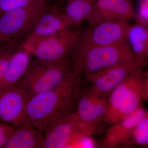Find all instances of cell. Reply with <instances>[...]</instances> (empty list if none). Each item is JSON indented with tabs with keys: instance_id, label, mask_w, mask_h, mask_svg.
<instances>
[{
	"instance_id": "cell-1",
	"label": "cell",
	"mask_w": 148,
	"mask_h": 148,
	"mask_svg": "<svg viewBox=\"0 0 148 148\" xmlns=\"http://www.w3.org/2000/svg\"><path fill=\"white\" fill-rule=\"evenodd\" d=\"M81 72V65L73 64L70 73L58 86L29 98L26 113L32 126L44 133L53 123L75 111Z\"/></svg>"
},
{
	"instance_id": "cell-2",
	"label": "cell",
	"mask_w": 148,
	"mask_h": 148,
	"mask_svg": "<svg viewBox=\"0 0 148 148\" xmlns=\"http://www.w3.org/2000/svg\"><path fill=\"white\" fill-rule=\"evenodd\" d=\"M145 66L132 71L108 95V110L105 119L106 124H113L143 107V82L148 75L144 71Z\"/></svg>"
},
{
	"instance_id": "cell-3",
	"label": "cell",
	"mask_w": 148,
	"mask_h": 148,
	"mask_svg": "<svg viewBox=\"0 0 148 148\" xmlns=\"http://www.w3.org/2000/svg\"><path fill=\"white\" fill-rule=\"evenodd\" d=\"M73 67L69 56L57 62L35 58L31 60L21 82L30 98L58 86L67 77Z\"/></svg>"
},
{
	"instance_id": "cell-4",
	"label": "cell",
	"mask_w": 148,
	"mask_h": 148,
	"mask_svg": "<svg viewBox=\"0 0 148 148\" xmlns=\"http://www.w3.org/2000/svg\"><path fill=\"white\" fill-rule=\"evenodd\" d=\"M48 8L47 2H40L1 14L0 40L19 47L18 43L20 45L26 40L38 18Z\"/></svg>"
},
{
	"instance_id": "cell-5",
	"label": "cell",
	"mask_w": 148,
	"mask_h": 148,
	"mask_svg": "<svg viewBox=\"0 0 148 148\" xmlns=\"http://www.w3.org/2000/svg\"><path fill=\"white\" fill-rule=\"evenodd\" d=\"M130 24L124 20L103 21L79 31L76 44L70 53L76 58L90 49L127 41Z\"/></svg>"
},
{
	"instance_id": "cell-6",
	"label": "cell",
	"mask_w": 148,
	"mask_h": 148,
	"mask_svg": "<svg viewBox=\"0 0 148 148\" xmlns=\"http://www.w3.org/2000/svg\"><path fill=\"white\" fill-rule=\"evenodd\" d=\"M79 31L70 27L54 34L25 40L19 46L35 58L57 62L70 55L77 41Z\"/></svg>"
},
{
	"instance_id": "cell-7",
	"label": "cell",
	"mask_w": 148,
	"mask_h": 148,
	"mask_svg": "<svg viewBox=\"0 0 148 148\" xmlns=\"http://www.w3.org/2000/svg\"><path fill=\"white\" fill-rule=\"evenodd\" d=\"M71 59L73 64H81V74L84 76L112 66L131 64L139 60L127 41L93 48Z\"/></svg>"
},
{
	"instance_id": "cell-8",
	"label": "cell",
	"mask_w": 148,
	"mask_h": 148,
	"mask_svg": "<svg viewBox=\"0 0 148 148\" xmlns=\"http://www.w3.org/2000/svg\"><path fill=\"white\" fill-rule=\"evenodd\" d=\"M44 148H70L81 134H97L92 127L79 119L75 112L67 115L53 123L44 132Z\"/></svg>"
},
{
	"instance_id": "cell-9",
	"label": "cell",
	"mask_w": 148,
	"mask_h": 148,
	"mask_svg": "<svg viewBox=\"0 0 148 148\" xmlns=\"http://www.w3.org/2000/svg\"><path fill=\"white\" fill-rule=\"evenodd\" d=\"M29 99L21 81L10 86L1 88L0 121L16 127L30 124L26 113Z\"/></svg>"
},
{
	"instance_id": "cell-10",
	"label": "cell",
	"mask_w": 148,
	"mask_h": 148,
	"mask_svg": "<svg viewBox=\"0 0 148 148\" xmlns=\"http://www.w3.org/2000/svg\"><path fill=\"white\" fill-rule=\"evenodd\" d=\"M108 110L107 99L93 93L82 78L75 111L79 119L100 134L106 123Z\"/></svg>"
},
{
	"instance_id": "cell-11",
	"label": "cell",
	"mask_w": 148,
	"mask_h": 148,
	"mask_svg": "<svg viewBox=\"0 0 148 148\" xmlns=\"http://www.w3.org/2000/svg\"><path fill=\"white\" fill-rule=\"evenodd\" d=\"M147 61L139 60L131 64L109 67L85 76V83L91 91L101 98L107 99L114 88L122 82L132 71L146 66Z\"/></svg>"
},
{
	"instance_id": "cell-12",
	"label": "cell",
	"mask_w": 148,
	"mask_h": 148,
	"mask_svg": "<svg viewBox=\"0 0 148 148\" xmlns=\"http://www.w3.org/2000/svg\"><path fill=\"white\" fill-rule=\"evenodd\" d=\"M138 15L133 0H96L87 21L90 26L110 20L137 19Z\"/></svg>"
},
{
	"instance_id": "cell-13",
	"label": "cell",
	"mask_w": 148,
	"mask_h": 148,
	"mask_svg": "<svg viewBox=\"0 0 148 148\" xmlns=\"http://www.w3.org/2000/svg\"><path fill=\"white\" fill-rule=\"evenodd\" d=\"M148 115L143 107L113 124L107 130L101 146L112 148L121 145H127L130 135L137 123Z\"/></svg>"
},
{
	"instance_id": "cell-14",
	"label": "cell",
	"mask_w": 148,
	"mask_h": 148,
	"mask_svg": "<svg viewBox=\"0 0 148 148\" xmlns=\"http://www.w3.org/2000/svg\"><path fill=\"white\" fill-rule=\"evenodd\" d=\"M71 27V23L63 11L56 7H49L38 18L25 40L54 34Z\"/></svg>"
},
{
	"instance_id": "cell-15",
	"label": "cell",
	"mask_w": 148,
	"mask_h": 148,
	"mask_svg": "<svg viewBox=\"0 0 148 148\" xmlns=\"http://www.w3.org/2000/svg\"><path fill=\"white\" fill-rule=\"evenodd\" d=\"M32 56L23 48L19 46L16 49L11 56L0 80V88L10 86L21 80L28 69Z\"/></svg>"
},
{
	"instance_id": "cell-16",
	"label": "cell",
	"mask_w": 148,
	"mask_h": 148,
	"mask_svg": "<svg viewBox=\"0 0 148 148\" xmlns=\"http://www.w3.org/2000/svg\"><path fill=\"white\" fill-rule=\"evenodd\" d=\"M44 135L30 124L16 127L4 148H44Z\"/></svg>"
},
{
	"instance_id": "cell-17",
	"label": "cell",
	"mask_w": 148,
	"mask_h": 148,
	"mask_svg": "<svg viewBox=\"0 0 148 148\" xmlns=\"http://www.w3.org/2000/svg\"><path fill=\"white\" fill-rule=\"evenodd\" d=\"M127 41L138 60L147 61L148 55V30L144 23L131 24L127 36Z\"/></svg>"
},
{
	"instance_id": "cell-18",
	"label": "cell",
	"mask_w": 148,
	"mask_h": 148,
	"mask_svg": "<svg viewBox=\"0 0 148 148\" xmlns=\"http://www.w3.org/2000/svg\"><path fill=\"white\" fill-rule=\"evenodd\" d=\"M64 13L73 27L79 26L88 20L92 13L96 0H66Z\"/></svg>"
},
{
	"instance_id": "cell-19",
	"label": "cell",
	"mask_w": 148,
	"mask_h": 148,
	"mask_svg": "<svg viewBox=\"0 0 148 148\" xmlns=\"http://www.w3.org/2000/svg\"><path fill=\"white\" fill-rule=\"evenodd\" d=\"M148 114L141 120L133 128L130 135L127 145L147 147Z\"/></svg>"
},
{
	"instance_id": "cell-20",
	"label": "cell",
	"mask_w": 148,
	"mask_h": 148,
	"mask_svg": "<svg viewBox=\"0 0 148 148\" xmlns=\"http://www.w3.org/2000/svg\"><path fill=\"white\" fill-rule=\"evenodd\" d=\"M48 0H0V14L14 9L26 6L40 2H47Z\"/></svg>"
},
{
	"instance_id": "cell-21",
	"label": "cell",
	"mask_w": 148,
	"mask_h": 148,
	"mask_svg": "<svg viewBox=\"0 0 148 148\" xmlns=\"http://www.w3.org/2000/svg\"><path fill=\"white\" fill-rule=\"evenodd\" d=\"M6 43V45L0 47V80L4 74L11 56L17 49L16 47H18Z\"/></svg>"
},
{
	"instance_id": "cell-22",
	"label": "cell",
	"mask_w": 148,
	"mask_h": 148,
	"mask_svg": "<svg viewBox=\"0 0 148 148\" xmlns=\"http://www.w3.org/2000/svg\"><path fill=\"white\" fill-rule=\"evenodd\" d=\"M97 143L90 135L81 134L72 143L71 148L98 147Z\"/></svg>"
},
{
	"instance_id": "cell-23",
	"label": "cell",
	"mask_w": 148,
	"mask_h": 148,
	"mask_svg": "<svg viewBox=\"0 0 148 148\" xmlns=\"http://www.w3.org/2000/svg\"><path fill=\"white\" fill-rule=\"evenodd\" d=\"M16 127L0 121V148H3Z\"/></svg>"
},
{
	"instance_id": "cell-24",
	"label": "cell",
	"mask_w": 148,
	"mask_h": 148,
	"mask_svg": "<svg viewBox=\"0 0 148 148\" xmlns=\"http://www.w3.org/2000/svg\"><path fill=\"white\" fill-rule=\"evenodd\" d=\"M143 100L145 101L148 100V75L145 77L143 82V94H142Z\"/></svg>"
}]
</instances>
